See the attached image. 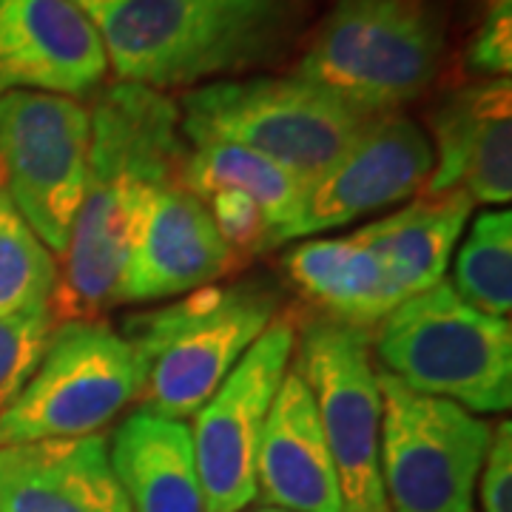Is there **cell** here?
<instances>
[{"mask_svg":"<svg viewBox=\"0 0 512 512\" xmlns=\"http://www.w3.org/2000/svg\"><path fill=\"white\" fill-rule=\"evenodd\" d=\"M52 330H55L52 305H37L0 319V416L18 399L23 384L35 373Z\"/></svg>","mask_w":512,"mask_h":512,"instance_id":"24","label":"cell"},{"mask_svg":"<svg viewBox=\"0 0 512 512\" xmlns=\"http://www.w3.org/2000/svg\"><path fill=\"white\" fill-rule=\"evenodd\" d=\"M0 512H131L109 439H46L0 447Z\"/></svg>","mask_w":512,"mask_h":512,"instance_id":"16","label":"cell"},{"mask_svg":"<svg viewBox=\"0 0 512 512\" xmlns=\"http://www.w3.org/2000/svg\"><path fill=\"white\" fill-rule=\"evenodd\" d=\"M109 74L106 49L74 0H0V94H94Z\"/></svg>","mask_w":512,"mask_h":512,"instance_id":"14","label":"cell"},{"mask_svg":"<svg viewBox=\"0 0 512 512\" xmlns=\"http://www.w3.org/2000/svg\"><path fill=\"white\" fill-rule=\"evenodd\" d=\"M92 117L74 97L0 94V188L55 256L66 254L89 177Z\"/></svg>","mask_w":512,"mask_h":512,"instance_id":"9","label":"cell"},{"mask_svg":"<svg viewBox=\"0 0 512 512\" xmlns=\"http://www.w3.org/2000/svg\"><path fill=\"white\" fill-rule=\"evenodd\" d=\"M177 109L185 143L220 140L251 148L308 185L376 120L293 74L214 80L185 92Z\"/></svg>","mask_w":512,"mask_h":512,"instance_id":"5","label":"cell"},{"mask_svg":"<svg viewBox=\"0 0 512 512\" xmlns=\"http://www.w3.org/2000/svg\"><path fill=\"white\" fill-rule=\"evenodd\" d=\"M293 285L328 319L350 328H373L402 305V288L367 245L353 237L311 239L285 254Z\"/></svg>","mask_w":512,"mask_h":512,"instance_id":"19","label":"cell"},{"mask_svg":"<svg viewBox=\"0 0 512 512\" xmlns=\"http://www.w3.org/2000/svg\"><path fill=\"white\" fill-rule=\"evenodd\" d=\"M239 265L242 259L220 237L205 202L177 180L148 205L117 279L114 305L185 296Z\"/></svg>","mask_w":512,"mask_h":512,"instance_id":"13","label":"cell"},{"mask_svg":"<svg viewBox=\"0 0 512 512\" xmlns=\"http://www.w3.org/2000/svg\"><path fill=\"white\" fill-rule=\"evenodd\" d=\"M180 185L200 200L225 188L248 194L262 208L265 220L271 225L268 251L274 248L276 234L296 220L311 188L274 160L256 154L251 148L220 143V140L188 143Z\"/></svg>","mask_w":512,"mask_h":512,"instance_id":"21","label":"cell"},{"mask_svg":"<svg viewBox=\"0 0 512 512\" xmlns=\"http://www.w3.org/2000/svg\"><path fill=\"white\" fill-rule=\"evenodd\" d=\"M382 484L390 512H476L493 430L461 404L424 396L379 370Z\"/></svg>","mask_w":512,"mask_h":512,"instance_id":"8","label":"cell"},{"mask_svg":"<svg viewBox=\"0 0 512 512\" xmlns=\"http://www.w3.org/2000/svg\"><path fill=\"white\" fill-rule=\"evenodd\" d=\"M276 308L271 282L239 279L128 316L120 333L146 367L140 410L177 421L194 416L268 330Z\"/></svg>","mask_w":512,"mask_h":512,"instance_id":"4","label":"cell"},{"mask_svg":"<svg viewBox=\"0 0 512 512\" xmlns=\"http://www.w3.org/2000/svg\"><path fill=\"white\" fill-rule=\"evenodd\" d=\"M473 208L461 188L421 194L382 220L356 228L353 237L382 259L404 296H416L444 282Z\"/></svg>","mask_w":512,"mask_h":512,"instance_id":"20","label":"cell"},{"mask_svg":"<svg viewBox=\"0 0 512 512\" xmlns=\"http://www.w3.org/2000/svg\"><path fill=\"white\" fill-rule=\"evenodd\" d=\"M382 373L404 387L461 404L470 413H507L512 404V325L476 311L450 282L407 296L379 322Z\"/></svg>","mask_w":512,"mask_h":512,"instance_id":"6","label":"cell"},{"mask_svg":"<svg viewBox=\"0 0 512 512\" xmlns=\"http://www.w3.org/2000/svg\"><path fill=\"white\" fill-rule=\"evenodd\" d=\"M57 279V256L40 242L0 188V319L52 305Z\"/></svg>","mask_w":512,"mask_h":512,"instance_id":"23","label":"cell"},{"mask_svg":"<svg viewBox=\"0 0 512 512\" xmlns=\"http://www.w3.org/2000/svg\"><path fill=\"white\" fill-rule=\"evenodd\" d=\"M430 174L433 146L427 131L404 114L376 117L342 160L308 188L302 211L276 234L274 248L407 202L421 194Z\"/></svg>","mask_w":512,"mask_h":512,"instance_id":"12","label":"cell"},{"mask_svg":"<svg viewBox=\"0 0 512 512\" xmlns=\"http://www.w3.org/2000/svg\"><path fill=\"white\" fill-rule=\"evenodd\" d=\"M109 456L131 512H205L185 421L137 410L114 430Z\"/></svg>","mask_w":512,"mask_h":512,"instance_id":"18","label":"cell"},{"mask_svg":"<svg viewBox=\"0 0 512 512\" xmlns=\"http://www.w3.org/2000/svg\"><path fill=\"white\" fill-rule=\"evenodd\" d=\"M458 3H461L470 15H481V12L487 9V3H490V0H458Z\"/></svg>","mask_w":512,"mask_h":512,"instance_id":"28","label":"cell"},{"mask_svg":"<svg viewBox=\"0 0 512 512\" xmlns=\"http://www.w3.org/2000/svg\"><path fill=\"white\" fill-rule=\"evenodd\" d=\"M245 512H288V510H276V507H256V510H245Z\"/></svg>","mask_w":512,"mask_h":512,"instance_id":"29","label":"cell"},{"mask_svg":"<svg viewBox=\"0 0 512 512\" xmlns=\"http://www.w3.org/2000/svg\"><path fill=\"white\" fill-rule=\"evenodd\" d=\"M433 174L421 194L461 188L473 205L512 200V83L476 80L450 92L430 114Z\"/></svg>","mask_w":512,"mask_h":512,"instance_id":"15","label":"cell"},{"mask_svg":"<svg viewBox=\"0 0 512 512\" xmlns=\"http://www.w3.org/2000/svg\"><path fill=\"white\" fill-rule=\"evenodd\" d=\"M293 350L291 319H274L220 390L194 413L191 444L205 512H245L256 501V450Z\"/></svg>","mask_w":512,"mask_h":512,"instance_id":"11","label":"cell"},{"mask_svg":"<svg viewBox=\"0 0 512 512\" xmlns=\"http://www.w3.org/2000/svg\"><path fill=\"white\" fill-rule=\"evenodd\" d=\"M89 177L52 296L57 322L114 308L128 248L154 197L180 180L188 143L177 100L146 86H100L89 106Z\"/></svg>","mask_w":512,"mask_h":512,"instance_id":"1","label":"cell"},{"mask_svg":"<svg viewBox=\"0 0 512 512\" xmlns=\"http://www.w3.org/2000/svg\"><path fill=\"white\" fill-rule=\"evenodd\" d=\"M146 384L140 353L100 319L60 322L35 373L0 416V447L97 436Z\"/></svg>","mask_w":512,"mask_h":512,"instance_id":"7","label":"cell"},{"mask_svg":"<svg viewBox=\"0 0 512 512\" xmlns=\"http://www.w3.org/2000/svg\"><path fill=\"white\" fill-rule=\"evenodd\" d=\"M444 49L447 26L433 0H333L293 77L384 117L433 86Z\"/></svg>","mask_w":512,"mask_h":512,"instance_id":"3","label":"cell"},{"mask_svg":"<svg viewBox=\"0 0 512 512\" xmlns=\"http://www.w3.org/2000/svg\"><path fill=\"white\" fill-rule=\"evenodd\" d=\"M256 498L288 512H342L316 402L296 367H288L262 427Z\"/></svg>","mask_w":512,"mask_h":512,"instance_id":"17","label":"cell"},{"mask_svg":"<svg viewBox=\"0 0 512 512\" xmlns=\"http://www.w3.org/2000/svg\"><path fill=\"white\" fill-rule=\"evenodd\" d=\"M467 72L478 80L512 74V0H490L478 15V29L467 46Z\"/></svg>","mask_w":512,"mask_h":512,"instance_id":"26","label":"cell"},{"mask_svg":"<svg viewBox=\"0 0 512 512\" xmlns=\"http://www.w3.org/2000/svg\"><path fill=\"white\" fill-rule=\"evenodd\" d=\"M293 353L322 421L342 512H390L382 484V393L367 330L316 319Z\"/></svg>","mask_w":512,"mask_h":512,"instance_id":"10","label":"cell"},{"mask_svg":"<svg viewBox=\"0 0 512 512\" xmlns=\"http://www.w3.org/2000/svg\"><path fill=\"white\" fill-rule=\"evenodd\" d=\"M109 72L154 92L279 63L305 26L299 0H74Z\"/></svg>","mask_w":512,"mask_h":512,"instance_id":"2","label":"cell"},{"mask_svg":"<svg viewBox=\"0 0 512 512\" xmlns=\"http://www.w3.org/2000/svg\"><path fill=\"white\" fill-rule=\"evenodd\" d=\"M478 484L481 512H512V424L507 419L493 430Z\"/></svg>","mask_w":512,"mask_h":512,"instance_id":"27","label":"cell"},{"mask_svg":"<svg viewBox=\"0 0 512 512\" xmlns=\"http://www.w3.org/2000/svg\"><path fill=\"white\" fill-rule=\"evenodd\" d=\"M205 208L217 225L220 237L228 242V248L245 262L248 256L268 251L271 242V225L265 220L262 208L248 194L225 188L205 197Z\"/></svg>","mask_w":512,"mask_h":512,"instance_id":"25","label":"cell"},{"mask_svg":"<svg viewBox=\"0 0 512 512\" xmlns=\"http://www.w3.org/2000/svg\"><path fill=\"white\" fill-rule=\"evenodd\" d=\"M450 288L476 311L510 319L512 311V211H481L453 265Z\"/></svg>","mask_w":512,"mask_h":512,"instance_id":"22","label":"cell"}]
</instances>
